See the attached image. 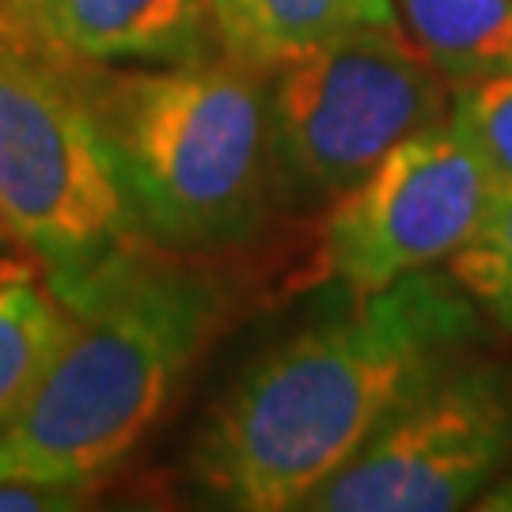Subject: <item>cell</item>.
<instances>
[{
    "label": "cell",
    "mask_w": 512,
    "mask_h": 512,
    "mask_svg": "<svg viewBox=\"0 0 512 512\" xmlns=\"http://www.w3.org/2000/svg\"><path fill=\"white\" fill-rule=\"evenodd\" d=\"M475 334V300L452 274H410L296 330L243 368L190 452L224 509L289 512L342 471L399 406Z\"/></svg>",
    "instance_id": "6da1fadb"
},
{
    "label": "cell",
    "mask_w": 512,
    "mask_h": 512,
    "mask_svg": "<svg viewBox=\"0 0 512 512\" xmlns=\"http://www.w3.org/2000/svg\"><path fill=\"white\" fill-rule=\"evenodd\" d=\"M69 330L0 429V482L92 490L148 437L228 319L217 274L133 236L50 285Z\"/></svg>",
    "instance_id": "7a4b0ae2"
},
{
    "label": "cell",
    "mask_w": 512,
    "mask_h": 512,
    "mask_svg": "<svg viewBox=\"0 0 512 512\" xmlns=\"http://www.w3.org/2000/svg\"><path fill=\"white\" fill-rule=\"evenodd\" d=\"M84 103L103 133L137 232L167 247L251 236L274 190L270 107L247 65L114 69Z\"/></svg>",
    "instance_id": "3957f363"
},
{
    "label": "cell",
    "mask_w": 512,
    "mask_h": 512,
    "mask_svg": "<svg viewBox=\"0 0 512 512\" xmlns=\"http://www.w3.org/2000/svg\"><path fill=\"white\" fill-rule=\"evenodd\" d=\"M274 175L300 198H338L403 137L437 126L452 84L391 23H365L277 65L270 95Z\"/></svg>",
    "instance_id": "277c9868"
},
{
    "label": "cell",
    "mask_w": 512,
    "mask_h": 512,
    "mask_svg": "<svg viewBox=\"0 0 512 512\" xmlns=\"http://www.w3.org/2000/svg\"><path fill=\"white\" fill-rule=\"evenodd\" d=\"M0 224L50 285L141 236L84 95L0 42Z\"/></svg>",
    "instance_id": "5b68a950"
},
{
    "label": "cell",
    "mask_w": 512,
    "mask_h": 512,
    "mask_svg": "<svg viewBox=\"0 0 512 512\" xmlns=\"http://www.w3.org/2000/svg\"><path fill=\"white\" fill-rule=\"evenodd\" d=\"M512 459V376L456 357L308 497L315 512H448L475 505Z\"/></svg>",
    "instance_id": "8992f818"
},
{
    "label": "cell",
    "mask_w": 512,
    "mask_h": 512,
    "mask_svg": "<svg viewBox=\"0 0 512 512\" xmlns=\"http://www.w3.org/2000/svg\"><path fill=\"white\" fill-rule=\"evenodd\" d=\"M494 190L490 167L448 118L418 129L330 198L319 232L323 274L365 296L433 270L475 236Z\"/></svg>",
    "instance_id": "52a82bcc"
},
{
    "label": "cell",
    "mask_w": 512,
    "mask_h": 512,
    "mask_svg": "<svg viewBox=\"0 0 512 512\" xmlns=\"http://www.w3.org/2000/svg\"><path fill=\"white\" fill-rule=\"evenodd\" d=\"M209 0H0V42L61 69L171 65L209 54Z\"/></svg>",
    "instance_id": "ba28073f"
},
{
    "label": "cell",
    "mask_w": 512,
    "mask_h": 512,
    "mask_svg": "<svg viewBox=\"0 0 512 512\" xmlns=\"http://www.w3.org/2000/svg\"><path fill=\"white\" fill-rule=\"evenodd\" d=\"M232 61L277 69L365 23H391L395 0H209Z\"/></svg>",
    "instance_id": "9c48e42d"
},
{
    "label": "cell",
    "mask_w": 512,
    "mask_h": 512,
    "mask_svg": "<svg viewBox=\"0 0 512 512\" xmlns=\"http://www.w3.org/2000/svg\"><path fill=\"white\" fill-rule=\"evenodd\" d=\"M395 23L452 88L512 73V0H395Z\"/></svg>",
    "instance_id": "30bf717a"
},
{
    "label": "cell",
    "mask_w": 512,
    "mask_h": 512,
    "mask_svg": "<svg viewBox=\"0 0 512 512\" xmlns=\"http://www.w3.org/2000/svg\"><path fill=\"white\" fill-rule=\"evenodd\" d=\"M69 330V308L38 270L0 285V429L31 399Z\"/></svg>",
    "instance_id": "8fae6325"
},
{
    "label": "cell",
    "mask_w": 512,
    "mask_h": 512,
    "mask_svg": "<svg viewBox=\"0 0 512 512\" xmlns=\"http://www.w3.org/2000/svg\"><path fill=\"white\" fill-rule=\"evenodd\" d=\"M448 274L486 311L512 293V183H497L475 236L448 258Z\"/></svg>",
    "instance_id": "7c38bea8"
},
{
    "label": "cell",
    "mask_w": 512,
    "mask_h": 512,
    "mask_svg": "<svg viewBox=\"0 0 512 512\" xmlns=\"http://www.w3.org/2000/svg\"><path fill=\"white\" fill-rule=\"evenodd\" d=\"M448 126L475 148L494 183H512V73L452 88Z\"/></svg>",
    "instance_id": "4fadbf2b"
},
{
    "label": "cell",
    "mask_w": 512,
    "mask_h": 512,
    "mask_svg": "<svg viewBox=\"0 0 512 512\" xmlns=\"http://www.w3.org/2000/svg\"><path fill=\"white\" fill-rule=\"evenodd\" d=\"M92 490H57L38 482H0V512H69L84 509Z\"/></svg>",
    "instance_id": "5bb4252c"
},
{
    "label": "cell",
    "mask_w": 512,
    "mask_h": 512,
    "mask_svg": "<svg viewBox=\"0 0 512 512\" xmlns=\"http://www.w3.org/2000/svg\"><path fill=\"white\" fill-rule=\"evenodd\" d=\"M27 270H38V266L35 262H19V258H0V285L16 281V277H23Z\"/></svg>",
    "instance_id": "9a60e30c"
},
{
    "label": "cell",
    "mask_w": 512,
    "mask_h": 512,
    "mask_svg": "<svg viewBox=\"0 0 512 512\" xmlns=\"http://www.w3.org/2000/svg\"><path fill=\"white\" fill-rule=\"evenodd\" d=\"M490 315H494L497 323H501V327H505L512 334V293L505 296V300H497L494 308H490Z\"/></svg>",
    "instance_id": "2e32d148"
},
{
    "label": "cell",
    "mask_w": 512,
    "mask_h": 512,
    "mask_svg": "<svg viewBox=\"0 0 512 512\" xmlns=\"http://www.w3.org/2000/svg\"><path fill=\"white\" fill-rule=\"evenodd\" d=\"M0 239H8V232H4V224H0Z\"/></svg>",
    "instance_id": "e0dca14e"
}]
</instances>
